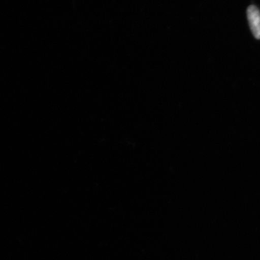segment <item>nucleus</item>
I'll list each match as a JSON object with an SVG mask.
<instances>
[{"label": "nucleus", "instance_id": "obj_1", "mask_svg": "<svg viewBox=\"0 0 260 260\" xmlns=\"http://www.w3.org/2000/svg\"><path fill=\"white\" fill-rule=\"evenodd\" d=\"M247 17L253 37L260 40V12L255 6H250L247 9Z\"/></svg>", "mask_w": 260, "mask_h": 260}]
</instances>
